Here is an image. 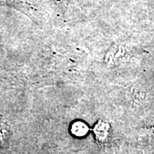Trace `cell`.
<instances>
[{
	"mask_svg": "<svg viewBox=\"0 0 154 154\" xmlns=\"http://www.w3.org/2000/svg\"><path fill=\"white\" fill-rule=\"evenodd\" d=\"M73 133L75 134H76L78 136H82L86 134V133L88 132V128L85 124H83L82 122H76L73 125Z\"/></svg>",
	"mask_w": 154,
	"mask_h": 154,
	"instance_id": "1",
	"label": "cell"
}]
</instances>
